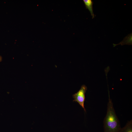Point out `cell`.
<instances>
[{"mask_svg": "<svg viewBox=\"0 0 132 132\" xmlns=\"http://www.w3.org/2000/svg\"><path fill=\"white\" fill-rule=\"evenodd\" d=\"M119 132H132V121H128L126 125L121 128Z\"/></svg>", "mask_w": 132, "mask_h": 132, "instance_id": "4", "label": "cell"}, {"mask_svg": "<svg viewBox=\"0 0 132 132\" xmlns=\"http://www.w3.org/2000/svg\"><path fill=\"white\" fill-rule=\"evenodd\" d=\"M86 9L89 11L91 15L93 18L94 17V15L93 12V2L92 0H83Z\"/></svg>", "mask_w": 132, "mask_h": 132, "instance_id": "3", "label": "cell"}, {"mask_svg": "<svg viewBox=\"0 0 132 132\" xmlns=\"http://www.w3.org/2000/svg\"><path fill=\"white\" fill-rule=\"evenodd\" d=\"M130 35H129V36H127V38H124V40L121 42L119 44H121L123 45L125 44L131 45L132 44V37L129 38L132 36V34H131L130 36Z\"/></svg>", "mask_w": 132, "mask_h": 132, "instance_id": "5", "label": "cell"}, {"mask_svg": "<svg viewBox=\"0 0 132 132\" xmlns=\"http://www.w3.org/2000/svg\"><path fill=\"white\" fill-rule=\"evenodd\" d=\"M2 60V57L0 55V62Z\"/></svg>", "mask_w": 132, "mask_h": 132, "instance_id": "6", "label": "cell"}, {"mask_svg": "<svg viewBox=\"0 0 132 132\" xmlns=\"http://www.w3.org/2000/svg\"><path fill=\"white\" fill-rule=\"evenodd\" d=\"M106 115L103 121L104 132H119L121 128L109 93Z\"/></svg>", "mask_w": 132, "mask_h": 132, "instance_id": "1", "label": "cell"}, {"mask_svg": "<svg viewBox=\"0 0 132 132\" xmlns=\"http://www.w3.org/2000/svg\"><path fill=\"white\" fill-rule=\"evenodd\" d=\"M87 89V87L85 85H82L79 90L76 93L73 95L74 99L73 101L78 103L86 112L84 107V102L85 100V94Z\"/></svg>", "mask_w": 132, "mask_h": 132, "instance_id": "2", "label": "cell"}]
</instances>
